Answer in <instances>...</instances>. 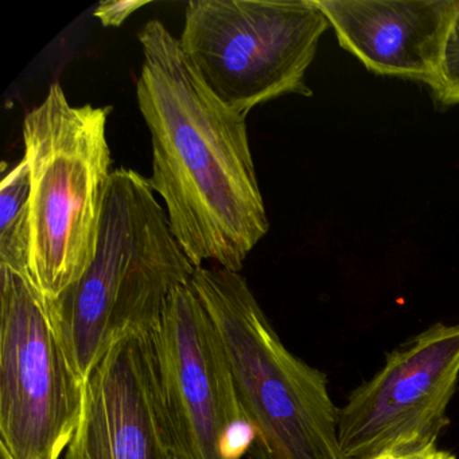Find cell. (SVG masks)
<instances>
[{"label":"cell","mask_w":459,"mask_h":459,"mask_svg":"<svg viewBox=\"0 0 459 459\" xmlns=\"http://www.w3.org/2000/svg\"><path fill=\"white\" fill-rule=\"evenodd\" d=\"M138 39L136 99L152 136L150 186L195 268L213 262L240 273L270 230L247 117L206 88L160 21H149Z\"/></svg>","instance_id":"obj_1"},{"label":"cell","mask_w":459,"mask_h":459,"mask_svg":"<svg viewBox=\"0 0 459 459\" xmlns=\"http://www.w3.org/2000/svg\"><path fill=\"white\" fill-rule=\"evenodd\" d=\"M195 271L149 178L133 169L112 171L95 257L79 281L47 302L80 380L123 338L154 332L169 298Z\"/></svg>","instance_id":"obj_2"},{"label":"cell","mask_w":459,"mask_h":459,"mask_svg":"<svg viewBox=\"0 0 459 459\" xmlns=\"http://www.w3.org/2000/svg\"><path fill=\"white\" fill-rule=\"evenodd\" d=\"M221 337L251 427L247 459H345L324 372L291 353L240 273L198 267L190 281Z\"/></svg>","instance_id":"obj_3"},{"label":"cell","mask_w":459,"mask_h":459,"mask_svg":"<svg viewBox=\"0 0 459 459\" xmlns=\"http://www.w3.org/2000/svg\"><path fill=\"white\" fill-rule=\"evenodd\" d=\"M111 107L69 103L58 82L23 120L30 174L28 275L45 302L79 281L98 247L111 179Z\"/></svg>","instance_id":"obj_4"},{"label":"cell","mask_w":459,"mask_h":459,"mask_svg":"<svg viewBox=\"0 0 459 459\" xmlns=\"http://www.w3.org/2000/svg\"><path fill=\"white\" fill-rule=\"evenodd\" d=\"M329 21L316 0H192L179 47L201 82L238 114L313 95L308 66Z\"/></svg>","instance_id":"obj_5"},{"label":"cell","mask_w":459,"mask_h":459,"mask_svg":"<svg viewBox=\"0 0 459 459\" xmlns=\"http://www.w3.org/2000/svg\"><path fill=\"white\" fill-rule=\"evenodd\" d=\"M0 448L12 459H60L82 416L84 383L28 273L0 265Z\"/></svg>","instance_id":"obj_6"},{"label":"cell","mask_w":459,"mask_h":459,"mask_svg":"<svg viewBox=\"0 0 459 459\" xmlns=\"http://www.w3.org/2000/svg\"><path fill=\"white\" fill-rule=\"evenodd\" d=\"M459 380V324H435L386 356L384 367L338 410L345 459H373L437 447L450 424Z\"/></svg>","instance_id":"obj_7"},{"label":"cell","mask_w":459,"mask_h":459,"mask_svg":"<svg viewBox=\"0 0 459 459\" xmlns=\"http://www.w3.org/2000/svg\"><path fill=\"white\" fill-rule=\"evenodd\" d=\"M160 385L182 459H241L252 431L221 337L192 284L169 298L152 332Z\"/></svg>","instance_id":"obj_8"},{"label":"cell","mask_w":459,"mask_h":459,"mask_svg":"<svg viewBox=\"0 0 459 459\" xmlns=\"http://www.w3.org/2000/svg\"><path fill=\"white\" fill-rule=\"evenodd\" d=\"M65 459H182L152 332L123 338L93 368Z\"/></svg>","instance_id":"obj_9"},{"label":"cell","mask_w":459,"mask_h":459,"mask_svg":"<svg viewBox=\"0 0 459 459\" xmlns=\"http://www.w3.org/2000/svg\"><path fill=\"white\" fill-rule=\"evenodd\" d=\"M343 49L368 71L434 87L459 0H316Z\"/></svg>","instance_id":"obj_10"},{"label":"cell","mask_w":459,"mask_h":459,"mask_svg":"<svg viewBox=\"0 0 459 459\" xmlns=\"http://www.w3.org/2000/svg\"><path fill=\"white\" fill-rule=\"evenodd\" d=\"M30 174L20 160L0 182V265L28 273L30 246Z\"/></svg>","instance_id":"obj_11"},{"label":"cell","mask_w":459,"mask_h":459,"mask_svg":"<svg viewBox=\"0 0 459 459\" xmlns=\"http://www.w3.org/2000/svg\"><path fill=\"white\" fill-rule=\"evenodd\" d=\"M431 90L439 103L459 104V4L443 44L437 82Z\"/></svg>","instance_id":"obj_12"},{"label":"cell","mask_w":459,"mask_h":459,"mask_svg":"<svg viewBox=\"0 0 459 459\" xmlns=\"http://www.w3.org/2000/svg\"><path fill=\"white\" fill-rule=\"evenodd\" d=\"M149 0H114L101 2L95 10V17L104 28H119L134 13L149 4Z\"/></svg>","instance_id":"obj_13"},{"label":"cell","mask_w":459,"mask_h":459,"mask_svg":"<svg viewBox=\"0 0 459 459\" xmlns=\"http://www.w3.org/2000/svg\"><path fill=\"white\" fill-rule=\"evenodd\" d=\"M373 459H456L450 451L437 450V447L431 450L420 451L412 454H392V455H381Z\"/></svg>","instance_id":"obj_14"},{"label":"cell","mask_w":459,"mask_h":459,"mask_svg":"<svg viewBox=\"0 0 459 459\" xmlns=\"http://www.w3.org/2000/svg\"><path fill=\"white\" fill-rule=\"evenodd\" d=\"M0 455H2V459H12L10 458L9 454H7L6 451L2 450V448H0Z\"/></svg>","instance_id":"obj_15"}]
</instances>
